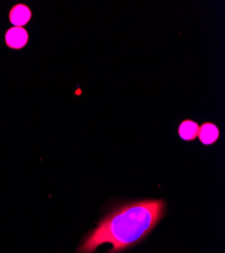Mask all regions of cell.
<instances>
[{"mask_svg":"<svg viewBox=\"0 0 225 253\" xmlns=\"http://www.w3.org/2000/svg\"><path fill=\"white\" fill-rule=\"evenodd\" d=\"M166 215L163 200H142L121 205L102 219L82 243L78 252L94 253L110 243L109 253H118L141 242Z\"/></svg>","mask_w":225,"mask_h":253,"instance_id":"6da1fadb","label":"cell"},{"mask_svg":"<svg viewBox=\"0 0 225 253\" xmlns=\"http://www.w3.org/2000/svg\"><path fill=\"white\" fill-rule=\"evenodd\" d=\"M28 40V32L25 29L18 27H14L8 30L5 36L7 46L12 49H22L27 45Z\"/></svg>","mask_w":225,"mask_h":253,"instance_id":"7a4b0ae2","label":"cell"},{"mask_svg":"<svg viewBox=\"0 0 225 253\" xmlns=\"http://www.w3.org/2000/svg\"><path fill=\"white\" fill-rule=\"evenodd\" d=\"M219 129L213 123H205L199 126L198 137L202 144L211 145L219 139Z\"/></svg>","mask_w":225,"mask_h":253,"instance_id":"3957f363","label":"cell"},{"mask_svg":"<svg viewBox=\"0 0 225 253\" xmlns=\"http://www.w3.org/2000/svg\"><path fill=\"white\" fill-rule=\"evenodd\" d=\"M31 16H32L31 9L24 4L15 5L9 13L11 24L18 28H22L23 26L28 24L29 20L31 19Z\"/></svg>","mask_w":225,"mask_h":253,"instance_id":"277c9868","label":"cell"},{"mask_svg":"<svg viewBox=\"0 0 225 253\" xmlns=\"http://www.w3.org/2000/svg\"><path fill=\"white\" fill-rule=\"evenodd\" d=\"M178 133L182 140L193 141L198 137L199 125L192 120H185L180 124Z\"/></svg>","mask_w":225,"mask_h":253,"instance_id":"5b68a950","label":"cell"}]
</instances>
